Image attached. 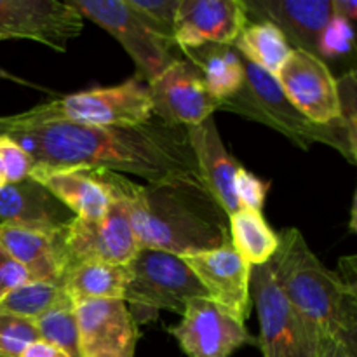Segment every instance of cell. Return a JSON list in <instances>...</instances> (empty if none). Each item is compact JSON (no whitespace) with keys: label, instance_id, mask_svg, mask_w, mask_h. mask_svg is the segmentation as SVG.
Instances as JSON below:
<instances>
[{"label":"cell","instance_id":"1","mask_svg":"<svg viewBox=\"0 0 357 357\" xmlns=\"http://www.w3.org/2000/svg\"><path fill=\"white\" fill-rule=\"evenodd\" d=\"M23 124L7 136L20 143L35 169H107L157 183L178 174H199L187 129L149 121L132 128H91L72 122Z\"/></svg>","mask_w":357,"mask_h":357},{"label":"cell","instance_id":"2","mask_svg":"<svg viewBox=\"0 0 357 357\" xmlns=\"http://www.w3.org/2000/svg\"><path fill=\"white\" fill-rule=\"evenodd\" d=\"M117 185L128 201L138 248L185 257L215 250L230 239L229 215L199 174H178L146 185L117 174Z\"/></svg>","mask_w":357,"mask_h":357},{"label":"cell","instance_id":"3","mask_svg":"<svg viewBox=\"0 0 357 357\" xmlns=\"http://www.w3.org/2000/svg\"><path fill=\"white\" fill-rule=\"evenodd\" d=\"M278 239V251L268 267L282 295L323 335L337 338L356 351V284L323 265L298 229L281 230Z\"/></svg>","mask_w":357,"mask_h":357},{"label":"cell","instance_id":"4","mask_svg":"<svg viewBox=\"0 0 357 357\" xmlns=\"http://www.w3.org/2000/svg\"><path fill=\"white\" fill-rule=\"evenodd\" d=\"M244 82L241 89L220 103L218 110L241 115L248 121L260 122L295 143L298 149L309 150L314 143L331 146L356 164L357 136L351 135L342 121L333 124H316L309 121L286 98L278 79L265 70L244 61Z\"/></svg>","mask_w":357,"mask_h":357},{"label":"cell","instance_id":"5","mask_svg":"<svg viewBox=\"0 0 357 357\" xmlns=\"http://www.w3.org/2000/svg\"><path fill=\"white\" fill-rule=\"evenodd\" d=\"M124 302L136 323L153 321L160 310L183 314L192 298L208 296L188 265L176 255L139 248L128 265Z\"/></svg>","mask_w":357,"mask_h":357},{"label":"cell","instance_id":"6","mask_svg":"<svg viewBox=\"0 0 357 357\" xmlns=\"http://www.w3.org/2000/svg\"><path fill=\"white\" fill-rule=\"evenodd\" d=\"M30 126L72 122L91 128H132L152 121L149 86L138 77L112 87H93L31 108Z\"/></svg>","mask_w":357,"mask_h":357},{"label":"cell","instance_id":"7","mask_svg":"<svg viewBox=\"0 0 357 357\" xmlns=\"http://www.w3.org/2000/svg\"><path fill=\"white\" fill-rule=\"evenodd\" d=\"M112 190L107 215L100 220L73 218L70 225L56 234L63 261V278L70 268L86 261L128 265L138 253L135 232L129 218L128 201L117 185V174L101 169Z\"/></svg>","mask_w":357,"mask_h":357},{"label":"cell","instance_id":"8","mask_svg":"<svg viewBox=\"0 0 357 357\" xmlns=\"http://www.w3.org/2000/svg\"><path fill=\"white\" fill-rule=\"evenodd\" d=\"M250 296L260 321L264 357H319L323 331L288 302L268 264L251 267Z\"/></svg>","mask_w":357,"mask_h":357},{"label":"cell","instance_id":"9","mask_svg":"<svg viewBox=\"0 0 357 357\" xmlns=\"http://www.w3.org/2000/svg\"><path fill=\"white\" fill-rule=\"evenodd\" d=\"M73 10L110 33L124 47L145 84L155 80L176 59L174 45L157 35L128 0H63Z\"/></svg>","mask_w":357,"mask_h":357},{"label":"cell","instance_id":"10","mask_svg":"<svg viewBox=\"0 0 357 357\" xmlns=\"http://www.w3.org/2000/svg\"><path fill=\"white\" fill-rule=\"evenodd\" d=\"M146 86L152 115L171 128H194L220 108V101L211 96L199 70L185 58L174 59Z\"/></svg>","mask_w":357,"mask_h":357},{"label":"cell","instance_id":"11","mask_svg":"<svg viewBox=\"0 0 357 357\" xmlns=\"http://www.w3.org/2000/svg\"><path fill=\"white\" fill-rule=\"evenodd\" d=\"M84 20L61 0H0V40H33L65 52Z\"/></svg>","mask_w":357,"mask_h":357},{"label":"cell","instance_id":"12","mask_svg":"<svg viewBox=\"0 0 357 357\" xmlns=\"http://www.w3.org/2000/svg\"><path fill=\"white\" fill-rule=\"evenodd\" d=\"M188 357H230L255 338L243 321L234 317L208 296L192 298L181 314V323L169 328Z\"/></svg>","mask_w":357,"mask_h":357},{"label":"cell","instance_id":"13","mask_svg":"<svg viewBox=\"0 0 357 357\" xmlns=\"http://www.w3.org/2000/svg\"><path fill=\"white\" fill-rule=\"evenodd\" d=\"M275 79L286 98L309 121L316 124H333L340 121L337 79L324 59L293 49Z\"/></svg>","mask_w":357,"mask_h":357},{"label":"cell","instance_id":"14","mask_svg":"<svg viewBox=\"0 0 357 357\" xmlns=\"http://www.w3.org/2000/svg\"><path fill=\"white\" fill-rule=\"evenodd\" d=\"M75 317L82 357H135L138 323L124 300L77 302Z\"/></svg>","mask_w":357,"mask_h":357},{"label":"cell","instance_id":"15","mask_svg":"<svg viewBox=\"0 0 357 357\" xmlns=\"http://www.w3.org/2000/svg\"><path fill=\"white\" fill-rule=\"evenodd\" d=\"M204 288L208 298L239 321H246L251 309V267L243 260L232 241L215 250L180 257Z\"/></svg>","mask_w":357,"mask_h":357},{"label":"cell","instance_id":"16","mask_svg":"<svg viewBox=\"0 0 357 357\" xmlns=\"http://www.w3.org/2000/svg\"><path fill=\"white\" fill-rule=\"evenodd\" d=\"M248 23L243 0H180L174 45L181 51L202 45H232Z\"/></svg>","mask_w":357,"mask_h":357},{"label":"cell","instance_id":"17","mask_svg":"<svg viewBox=\"0 0 357 357\" xmlns=\"http://www.w3.org/2000/svg\"><path fill=\"white\" fill-rule=\"evenodd\" d=\"M248 17L275 24L293 49L317 56L324 26L331 20V0H243Z\"/></svg>","mask_w":357,"mask_h":357},{"label":"cell","instance_id":"18","mask_svg":"<svg viewBox=\"0 0 357 357\" xmlns=\"http://www.w3.org/2000/svg\"><path fill=\"white\" fill-rule=\"evenodd\" d=\"M75 215L33 178L0 188V223L54 234L73 222Z\"/></svg>","mask_w":357,"mask_h":357},{"label":"cell","instance_id":"19","mask_svg":"<svg viewBox=\"0 0 357 357\" xmlns=\"http://www.w3.org/2000/svg\"><path fill=\"white\" fill-rule=\"evenodd\" d=\"M187 138L194 152L197 173L202 183L218 201L223 211L232 216L241 209L234 194V176L241 164L223 145L215 119L209 117L199 126L188 128Z\"/></svg>","mask_w":357,"mask_h":357},{"label":"cell","instance_id":"20","mask_svg":"<svg viewBox=\"0 0 357 357\" xmlns=\"http://www.w3.org/2000/svg\"><path fill=\"white\" fill-rule=\"evenodd\" d=\"M30 178L44 185L59 202L80 220H100L107 215L112 190L101 169H31Z\"/></svg>","mask_w":357,"mask_h":357},{"label":"cell","instance_id":"21","mask_svg":"<svg viewBox=\"0 0 357 357\" xmlns=\"http://www.w3.org/2000/svg\"><path fill=\"white\" fill-rule=\"evenodd\" d=\"M56 234L0 223V246L26 267L33 281L61 284L63 261Z\"/></svg>","mask_w":357,"mask_h":357},{"label":"cell","instance_id":"22","mask_svg":"<svg viewBox=\"0 0 357 357\" xmlns=\"http://www.w3.org/2000/svg\"><path fill=\"white\" fill-rule=\"evenodd\" d=\"M201 73L206 87L215 100L222 103L241 89L244 82V63L232 45H202L183 51Z\"/></svg>","mask_w":357,"mask_h":357},{"label":"cell","instance_id":"23","mask_svg":"<svg viewBox=\"0 0 357 357\" xmlns=\"http://www.w3.org/2000/svg\"><path fill=\"white\" fill-rule=\"evenodd\" d=\"M128 267L105 261H86L70 268L61 286L73 303L84 300H124Z\"/></svg>","mask_w":357,"mask_h":357},{"label":"cell","instance_id":"24","mask_svg":"<svg viewBox=\"0 0 357 357\" xmlns=\"http://www.w3.org/2000/svg\"><path fill=\"white\" fill-rule=\"evenodd\" d=\"M232 45L244 61L274 77L293 51L282 31L268 21H248Z\"/></svg>","mask_w":357,"mask_h":357},{"label":"cell","instance_id":"25","mask_svg":"<svg viewBox=\"0 0 357 357\" xmlns=\"http://www.w3.org/2000/svg\"><path fill=\"white\" fill-rule=\"evenodd\" d=\"M229 234L234 248L250 267L268 264L278 251V234L271 229L264 213L239 209L229 216Z\"/></svg>","mask_w":357,"mask_h":357},{"label":"cell","instance_id":"26","mask_svg":"<svg viewBox=\"0 0 357 357\" xmlns=\"http://www.w3.org/2000/svg\"><path fill=\"white\" fill-rule=\"evenodd\" d=\"M40 340L54 345L70 357H82L79 345V326L75 317V303L68 295L52 305L47 312L33 321Z\"/></svg>","mask_w":357,"mask_h":357},{"label":"cell","instance_id":"27","mask_svg":"<svg viewBox=\"0 0 357 357\" xmlns=\"http://www.w3.org/2000/svg\"><path fill=\"white\" fill-rule=\"evenodd\" d=\"M65 296V289L58 282L31 281L3 296L0 300V312L35 321Z\"/></svg>","mask_w":357,"mask_h":357},{"label":"cell","instance_id":"28","mask_svg":"<svg viewBox=\"0 0 357 357\" xmlns=\"http://www.w3.org/2000/svg\"><path fill=\"white\" fill-rule=\"evenodd\" d=\"M128 2L157 35L174 45V28H176L180 0H128Z\"/></svg>","mask_w":357,"mask_h":357},{"label":"cell","instance_id":"29","mask_svg":"<svg viewBox=\"0 0 357 357\" xmlns=\"http://www.w3.org/2000/svg\"><path fill=\"white\" fill-rule=\"evenodd\" d=\"M40 340L33 321L0 312V354L21 357L28 345Z\"/></svg>","mask_w":357,"mask_h":357},{"label":"cell","instance_id":"30","mask_svg":"<svg viewBox=\"0 0 357 357\" xmlns=\"http://www.w3.org/2000/svg\"><path fill=\"white\" fill-rule=\"evenodd\" d=\"M352 45H354V30H352L351 21L331 16L319 37L317 54L321 59L342 58L352 51Z\"/></svg>","mask_w":357,"mask_h":357},{"label":"cell","instance_id":"31","mask_svg":"<svg viewBox=\"0 0 357 357\" xmlns=\"http://www.w3.org/2000/svg\"><path fill=\"white\" fill-rule=\"evenodd\" d=\"M268 188H271V181L255 176L243 166L237 169L236 176H234V194H236L241 209L261 213Z\"/></svg>","mask_w":357,"mask_h":357},{"label":"cell","instance_id":"32","mask_svg":"<svg viewBox=\"0 0 357 357\" xmlns=\"http://www.w3.org/2000/svg\"><path fill=\"white\" fill-rule=\"evenodd\" d=\"M0 162H2L7 183L23 181L24 178L30 176L33 169V160L28 155L26 150L7 135H0Z\"/></svg>","mask_w":357,"mask_h":357},{"label":"cell","instance_id":"33","mask_svg":"<svg viewBox=\"0 0 357 357\" xmlns=\"http://www.w3.org/2000/svg\"><path fill=\"white\" fill-rule=\"evenodd\" d=\"M30 272L9 251L0 246V300L20 286L31 282Z\"/></svg>","mask_w":357,"mask_h":357},{"label":"cell","instance_id":"34","mask_svg":"<svg viewBox=\"0 0 357 357\" xmlns=\"http://www.w3.org/2000/svg\"><path fill=\"white\" fill-rule=\"evenodd\" d=\"M319 357H357V352L352 351V349L349 347V345H345L344 342L324 335L323 344H321Z\"/></svg>","mask_w":357,"mask_h":357},{"label":"cell","instance_id":"35","mask_svg":"<svg viewBox=\"0 0 357 357\" xmlns=\"http://www.w3.org/2000/svg\"><path fill=\"white\" fill-rule=\"evenodd\" d=\"M21 357H70L68 354H65L63 351L56 349L54 345L47 344L44 340H38L35 344L28 345L24 349V352L21 354Z\"/></svg>","mask_w":357,"mask_h":357},{"label":"cell","instance_id":"36","mask_svg":"<svg viewBox=\"0 0 357 357\" xmlns=\"http://www.w3.org/2000/svg\"><path fill=\"white\" fill-rule=\"evenodd\" d=\"M331 13L333 16L344 17L351 21L357 16V2L356 0H331Z\"/></svg>","mask_w":357,"mask_h":357},{"label":"cell","instance_id":"37","mask_svg":"<svg viewBox=\"0 0 357 357\" xmlns=\"http://www.w3.org/2000/svg\"><path fill=\"white\" fill-rule=\"evenodd\" d=\"M24 121V112L16 115H6V117H0V135H9L14 129L20 128Z\"/></svg>","mask_w":357,"mask_h":357},{"label":"cell","instance_id":"38","mask_svg":"<svg viewBox=\"0 0 357 357\" xmlns=\"http://www.w3.org/2000/svg\"><path fill=\"white\" fill-rule=\"evenodd\" d=\"M3 185H7V180H6V174H3V167H2V162H0V188H2Z\"/></svg>","mask_w":357,"mask_h":357},{"label":"cell","instance_id":"39","mask_svg":"<svg viewBox=\"0 0 357 357\" xmlns=\"http://www.w3.org/2000/svg\"><path fill=\"white\" fill-rule=\"evenodd\" d=\"M0 77H7V73H6V72H3V70H2V68H0Z\"/></svg>","mask_w":357,"mask_h":357},{"label":"cell","instance_id":"40","mask_svg":"<svg viewBox=\"0 0 357 357\" xmlns=\"http://www.w3.org/2000/svg\"><path fill=\"white\" fill-rule=\"evenodd\" d=\"M0 357H7V356H2V354H0Z\"/></svg>","mask_w":357,"mask_h":357}]
</instances>
